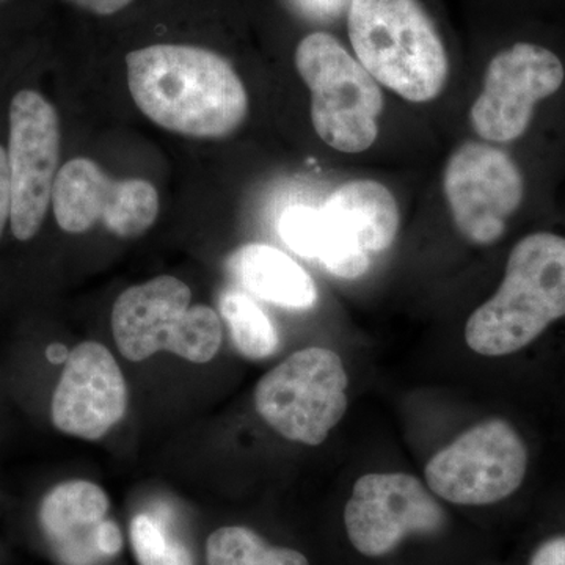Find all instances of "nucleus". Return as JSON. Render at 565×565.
I'll use <instances>...</instances> for the list:
<instances>
[{
    "instance_id": "obj_5",
    "label": "nucleus",
    "mask_w": 565,
    "mask_h": 565,
    "mask_svg": "<svg viewBox=\"0 0 565 565\" xmlns=\"http://www.w3.org/2000/svg\"><path fill=\"white\" fill-rule=\"evenodd\" d=\"M296 66L311 92L315 131L341 152H362L379 136L384 95L374 77L329 33L305 36Z\"/></svg>"
},
{
    "instance_id": "obj_3",
    "label": "nucleus",
    "mask_w": 565,
    "mask_h": 565,
    "mask_svg": "<svg viewBox=\"0 0 565 565\" xmlns=\"http://www.w3.org/2000/svg\"><path fill=\"white\" fill-rule=\"evenodd\" d=\"M349 39L364 70L407 102L444 92L448 54L418 0H351Z\"/></svg>"
},
{
    "instance_id": "obj_4",
    "label": "nucleus",
    "mask_w": 565,
    "mask_h": 565,
    "mask_svg": "<svg viewBox=\"0 0 565 565\" xmlns=\"http://www.w3.org/2000/svg\"><path fill=\"white\" fill-rule=\"evenodd\" d=\"M191 288L170 275L126 289L111 310L118 351L131 362L159 351L192 363L211 362L222 345V321L206 305L191 307Z\"/></svg>"
},
{
    "instance_id": "obj_9",
    "label": "nucleus",
    "mask_w": 565,
    "mask_h": 565,
    "mask_svg": "<svg viewBox=\"0 0 565 565\" xmlns=\"http://www.w3.org/2000/svg\"><path fill=\"white\" fill-rule=\"evenodd\" d=\"M446 512L430 489L407 473L364 475L353 484L344 509L349 542L360 555H392L412 535H435Z\"/></svg>"
},
{
    "instance_id": "obj_23",
    "label": "nucleus",
    "mask_w": 565,
    "mask_h": 565,
    "mask_svg": "<svg viewBox=\"0 0 565 565\" xmlns=\"http://www.w3.org/2000/svg\"><path fill=\"white\" fill-rule=\"evenodd\" d=\"M348 2L351 3V0H294V3L305 14L311 18H319V20L337 17V14L344 10Z\"/></svg>"
},
{
    "instance_id": "obj_11",
    "label": "nucleus",
    "mask_w": 565,
    "mask_h": 565,
    "mask_svg": "<svg viewBox=\"0 0 565 565\" xmlns=\"http://www.w3.org/2000/svg\"><path fill=\"white\" fill-rule=\"evenodd\" d=\"M444 189L465 239L492 245L503 237L509 218L522 204L525 182L508 152L467 141L446 163Z\"/></svg>"
},
{
    "instance_id": "obj_20",
    "label": "nucleus",
    "mask_w": 565,
    "mask_h": 565,
    "mask_svg": "<svg viewBox=\"0 0 565 565\" xmlns=\"http://www.w3.org/2000/svg\"><path fill=\"white\" fill-rule=\"evenodd\" d=\"M319 228H321V210L305 206V204L288 207L278 221V233L282 243L297 255L308 259H316Z\"/></svg>"
},
{
    "instance_id": "obj_7",
    "label": "nucleus",
    "mask_w": 565,
    "mask_h": 565,
    "mask_svg": "<svg viewBox=\"0 0 565 565\" xmlns=\"http://www.w3.org/2000/svg\"><path fill=\"white\" fill-rule=\"evenodd\" d=\"M11 210L9 230L20 244L39 237L61 169V117L36 88L22 85L7 106Z\"/></svg>"
},
{
    "instance_id": "obj_14",
    "label": "nucleus",
    "mask_w": 565,
    "mask_h": 565,
    "mask_svg": "<svg viewBox=\"0 0 565 565\" xmlns=\"http://www.w3.org/2000/svg\"><path fill=\"white\" fill-rule=\"evenodd\" d=\"M128 411V386L106 345L85 341L74 348L52 396L55 429L84 440H99Z\"/></svg>"
},
{
    "instance_id": "obj_12",
    "label": "nucleus",
    "mask_w": 565,
    "mask_h": 565,
    "mask_svg": "<svg viewBox=\"0 0 565 565\" xmlns=\"http://www.w3.org/2000/svg\"><path fill=\"white\" fill-rule=\"evenodd\" d=\"M321 210L316 259L330 274L356 280L370 270L371 255L392 247L399 230V207L381 182L355 180L340 185Z\"/></svg>"
},
{
    "instance_id": "obj_22",
    "label": "nucleus",
    "mask_w": 565,
    "mask_h": 565,
    "mask_svg": "<svg viewBox=\"0 0 565 565\" xmlns=\"http://www.w3.org/2000/svg\"><path fill=\"white\" fill-rule=\"evenodd\" d=\"M530 565H565V535H557L539 545Z\"/></svg>"
},
{
    "instance_id": "obj_6",
    "label": "nucleus",
    "mask_w": 565,
    "mask_h": 565,
    "mask_svg": "<svg viewBox=\"0 0 565 565\" xmlns=\"http://www.w3.org/2000/svg\"><path fill=\"white\" fill-rule=\"evenodd\" d=\"M348 385L337 352L302 349L263 375L255 388L256 412L286 440L319 446L344 418Z\"/></svg>"
},
{
    "instance_id": "obj_16",
    "label": "nucleus",
    "mask_w": 565,
    "mask_h": 565,
    "mask_svg": "<svg viewBox=\"0 0 565 565\" xmlns=\"http://www.w3.org/2000/svg\"><path fill=\"white\" fill-rule=\"evenodd\" d=\"M228 270L247 291L288 310H311L318 288L291 256L266 244H247L228 258Z\"/></svg>"
},
{
    "instance_id": "obj_18",
    "label": "nucleus",
    "mask_w": 565,
    "mask_h": 565,
    "mask_svg": "<svg viewBox=\"0 0 565 565\" xmlns=\"http://www.w3.org/2000/svg\"><path fill=\"white\" fill-rule=\"evenodd\" d=\"M221 313L228 323L234 348L248 360L269 359L280 344L277 329L262 307L241 291H226L221 297Z\"/></svg>"
},
{
    "instance_id": "obj_24",
    "label": "nucleus",
    "mask_w": 565,
    "mask_h": 565,
    "mask_svg": "<svg viewBox=\"0 0 565 565\" xmlns=\"http://www.w3.org/2000/svg\"><path fill=\"white\" fill-rule=\"evenodd\" d=\"M73 6L79 7L82 10L90 11V13L99 14V17H110L125 10L131 6L134 0H66Z\"/></svg>"
},
{
    "instance_id": "obj_2",
    "label": "nucleus",
    "mask_w": 565,
    "mask_h": 565,
    "mask_svg": "<svg viewBox=\"0 0 565 565\" xmlns=\"http://www.w3.org/2000/svg\"><path fill=\"white\" fill-rule=\"evenodd\" d=\"M565 318V237L534 233L512 248L504 280L465 326V341L484 356L511 355Z\"/></svg>"
},
{
    "instance_id": "obj_19",
    "label": "nucleus",
    "mask_w": 565,
    "mask_h": 565,
    "mask_svg": "<svg viewBox=\"0 0 565 565\" xmlns=\"http://www.w3.org/2000/svg\"><path fill=\"white\" fill-rule=\"evenodd\" d=\"M129 537L139 565H195L188 546L174 539L154 516H134Z\"/></svg>"
},
{
    "instance_id": "obj_10",
    "label": "nucleus",
    "mask_w": 565,
    "mask_h": 565,
    "mask_svg": "<svg viewBox=\"0 0 565 565\" xmlns=\"http://www.w3.org/2000/svg\"><path fill=\"white\" fill-rule=\"evenodd\" d=\"M52 214L62 232L82 234L98 222L118 237H137L159 214V193L151 182L111 180L87 158L63 163L52 189Z\"/></svg>"
},
{
    "instance_id": "obj_17",
    "label": "nucleus",
    "mask_w": 565,
    "mask_h": 565,
    "mask_svg": "<svg viewBox=\"0 0 565 565\" xmlns=\"http://www.w3.org/2000/svg\"><path fill=\"white\" fill-rule=\"evenodd\" d=\"M206 565H310L297 550L270 545L250 527L225 526L206 542Z\"/></svg>"
},
{
    "instance_id": "obj_13",
    "label": "nucleus",
    "mask_w": 565,
    "mask_h": 565,
    "mask_svg": "<svg viewBox=\"0 0 565 565\" xmlns=\"http://www.w3.org/2000/svg\"><path fill=\"white\" fill-rule=\"evenodd\" d=\"M564 77L563 62L546 47L516 43L501 51L487 66L484 88L471 107L475 132L497 143L520 139L535 104L555 95Z\"/></svg>"
},
{
    "instance_id": "obj_15",
    "label": "nucleus",
    "mask_w": 565,
    "mask_h": 565,
    "mask_svg": "<svg viewBox=\"0 0 565 565\" xmlns=\"http://www.w3.org/2000/svg\"><path fill=\"white\" fill-rule=\"evenodd\" d=\"M110 501L88 481L58 484L43 498L40 526L62 565H99L121 552L122 535L107 520Z\"/></svg>"
},
{
    "instance_id": "obj_1",
    "label": "nucleus",
    "mask_w": 565,
    "mask_h": 565,
    "mask_svg": "<svg viewBox=\"0 0 565 565\" xmlns=\"http://www.w3.org/2000/svg\"><path fill=\"white\" fill-rule=\"evenodd\" d=\"M128 85L145 117L180 136L225 139L248 114L232 63L204 47L152 44L126 55Z\"/></svg>"
},
{
    "instance_id": "obj_21",
    "label": "nucleus",
    "mask_w": 565,
    "mask_h": 565,
    "mask_svg": "<svg viewBox=\"0 0 565 565\" xmlns=\"http://www.w3.org/2000/svg\"><path fill=\"white\" fill-rule=\"evenodd\" d=\"M11 210V181L9 150L7 143L0 141V241L9 228Z\"/></svg>"
},
{
    "instance_id": "obj_8",
    "label": "nucleus",
    "mask_w": 565,
    "mask_h": 565,
    "mask_svg": "<svg viewBox=\"0 0 565 565\" xmlns=\"http://www.w3.org/2000/svg\"><path fill=\"white\" fill-rule=\"evenodd\" d=\"M527 448L522 435L501 418L486 419L437 452L424 468L427 486L456 505L497 504L526 478Z\"/></svg>"
}]
</instances>
